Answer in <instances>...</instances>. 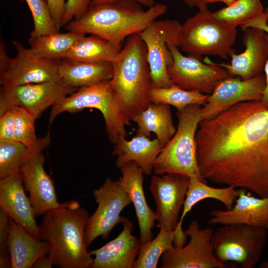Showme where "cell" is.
Segmentation results:
<instances>
[{
  "label": "cell",
  "instance_id": "obj_37",
  "mask_svg": "<svg viewBox=\"0 0 268 268\" xmlns=\"http://www.w3.org/2000/svg\"><path fill=\"white\" fill-rule=\"evenodd\" d=\"M92 0H67L61 28L72 20L79 19L87 10Z\"/></svg>",
  "mask_w": 268,
  "mask_h": 268
},
{
  "label": "cell",
  "instance_id": "obj_29",
  "mask_svg": "<svg viewBox=\"0 0 268 268\" xmlns=\"http://www.w3.org/2000/svg\"><path fill=\"white\" fill-rule=\"evenodd\" d=\"M85 34L57 31L29 39L30 49L37 56L52 60H64L73 45Z\"/></svg>",
  "mask_w": 268,
  "mask_h": 268
},
{
  "label": "cell",
  "instance_id": "obj_41",
  "mask_svg": "<svg viewBox=\"0 0 268 268\" xmlns=\"http://www.w3.org/2000/svg\"><path fill=\"white\" fill-rule=\"evenodd\" d=\"M188 6L195 7L199 11H204L208 9L207 0H182Z\"/></svg>",
  "mask_w": 268,
  "mask_h": 268
},
{
  "label": "cell",
  "instance_id": "obj_23",
  "mask_svg": "<svg viewBox=\"0 0 268 268\" xmlns=\"http://www.w3.org/2000/svg\"><path fill=\"white\" fill-rule=\"evenodd\" d=\"M238 196L239 190L236 188L231 186L213 188L208 186L204 182L190 177L182 213L174 231V245L182 247L186 243L188 236L182 228L183 220L196 204L202 200L211 199L220 201L226 209H229L233 207Z\"/></svg>",
  "mask_w": 268,
  "mask_h": 268
},
{
  "label": "cell",
  "instance_id": "obj_42",
  "mask_svg": "<svg viewBox=\"0 0 268 268\" xmlns=\"http://www.w3.org/2000/svg\"><path fill=\"white\" fill-rule=\"evenodd\" d=\"M53 266V265L48 254L39 258L34 264L33 268H51Z\"/></svg>",
  "mask_w": 268,
  "mask_h": 268
},
{
  "label": "cell",
  "instance_id": "obj_4",
  "mask_svg": "<svg viewBox=\"0 0 268 268\" xmlns=\"http://www.w3.org/2000/svg\"><path fill=\"white\" fill-rule=\"evenodd\" d=\"M112 62L111 88L122 109L131 121L151 102L152 88L146 46L139 34L129 36Z\"/></svg>",
  "mask_w": 268,
  "mask_h": 268
},
{
  "label": "cell",
  "instance_id": "obj_36",
  "mask_svg": "<svg viewBox=\"0 0 268 268\" xmlns=\"http://www.w3.org/2000/svg\"><path fill=\"white\" fill-rule=\"evenodd\" d=\"M10 218L0 209V268H11L8 239Z\"/></svg>",
  "mask_w": 268,
  "mask_h": 268
},
{
  "label": "cell",
  "instance_id": "obj_24",
  "mask_svg": "<svg viewBox=\"0 0 268 268\" xmlns=\"http://www.w3.org/2000/svg\"><path fill=\"white\" fill-rule=\"evenodd\" d=\"M125 135H120L114 144L112 154L117 156L116 167L121 168L124 164L133 161L146 175L153 171V163L162 148L157 138L136 134L128 140Z\"/></svg>",
  "mask_w": 268,
  "mask_h": 268
},
{
  "label": "cell",
  "instance_id": "obj_43",
  "mask_svg": "<svg viewBox=\"0 0 268 268\" xmlns=\"http://www.w3.org/2000/svg\"><path fill=\"white\" fill-rule=\"evenodd\" d=\"M113 0H92L90 6L97 4L110 2ZM134 0L138 2L142 6L148 7H150L152 6L155 3V0Z\"/></svg>",
  "mask_w": 268,
  "mask_h": 268
},
{
  "label": "cell",
  "instance_id": "obj_35",
  "mask_svg": "<svg viewBox=\"0 0 268 268\" xmlns=\"http://www.w3.org/2000/svg\"><path fill=\"white\" fill-rule=\"evenodd\" d=\"M13 139L14 140L30 145L38 139L35 133V121L36 119L25 109L14 107Z\"/></svg>",
  "mask_w": 268,
  "mask_h": 268
},
{
  "label": "cell",
  "instance_id": "obj_47",
  "mask_svg": "<svg viewBox=\"0 0 268 268\" xmlns=\"http://www.w3.org/2000/svg\"><path fill=\"white\" fill-rule=\"evenodd\" d=\"M264 12L266 13L267 15L266 24L268 26V5L266 7V8L264 9Z\"/></svg>",
  "mask_w": 268,
  "mask_h": 268
},
{
  "label": "cell",
  "instance_id": "obj_27",
  "mask_svg": "<svg viewBox=\"0 0 268 268\" xmlns=\"http://www.w3.org/2000/svg\"><path fill=\"white\" fill-rule=\"evenodd\" d=\"M132 121L138 127L136 134L149 137L151 133H153L162 146L171 139L177 130L170 105L167 104L151 102L135 115Z\"/></svg>",
  "mask_w": 268,
  "mask_h": 268
},
{
  "label": "cell",
  "instance_id": "obj_26",
  "mask_svg": "<svg viewBox=\"0 0 268 268\" xmlns=\"http://www.w3.org/2000/svg\"><path fill=\"white\" fill-rule=\"evenodd\" d=\"M112 63L91 62L64 59L59 62L60 79L67 85L79 88L110 80L113 75Z\"/></svg>",
  "mask_w": 268,
  "mask_h": 268
},
{
  "label": "cell",
  "instance_id": "obj_10",
  "mask_svg": "<svg viewBox=\"0 0 268 268\" xmlns=\"http://www.w3.org/2000/svg\"><path fill=\"white\" fill-rule=\"evenodd\" d=\"M78 88L69 86L61 79L14 86H1L0 115L18 107L30 113L36 119Z\"/></svg>",
  "mask_w": 268,
  "mask_h": 268
},
{
  "label": "cell",
  "instance_id": "obj_28",
  "mask_svg": "<svg viewBox=\"0 0 268 268\" xmlns=\"http://www.w3.org/2000/svg\"><path fill=\"white\" fill-rule=\"evenodd\" d=\"M49 135L38 138L32 145L16 140H0V178L18 173L31 158L42 152L50 144Z\"/></svg>",
  "mask_w": 268,
  "mask_h": 268
},
{
  "label": "cell",
  "instance_id": "obj_34",
  "mask_svg": "<svg viewBox=\"0 0 268 268\" xmlns=\"http://www.w3.org/2000/svg\"><path fill=\"white\" fill-rule=\"evenodd\" d=\"M24 0L31 11L33 18V29L30 32L31 37L59 31L51 16L46 0Z\"/></svg>",
  "mask_w": 268,
  "mask_h": 268
},
{
  "label": "cell",
  "instance_id": "obj_15",
  "mask_svg": "<svg viewBox=\"0 0 268 268\" xmlns=\"http://www.w3.org/2000/svg\"><path fill=\"white\" fill-rule=\"evenodd\" d=\"M16 55L6 68L0 72L1 86H14L59 80V62L40 57L30 48L13 41Z\"/></svg>",
  "mask_w": 268,
  "mask_h": 268
},
{
  "label": "cell",
  "instance_id": "obj_11",
  "mask_svg": "<svg viewBox=\"0 0 268 268\" xmlns=\"http://www.w3.org/2000/svg\"><path fill=\"white\" fill-rule=\"evenodd\" d=\"M93 195L97 207L85 226L87 247L98 237L107 239L114 227L123 221L125 217L120 215L121 212L132 202L120 179L113 181L107 178L102 186L93 191Z\"/></svg>",
  "mask_w": 268,
  "mask_h": 268
},
{
  "label": "cell",
  "instance_id": "obj_9",
  "mask_svg": "<svg viewBox=\"0 0 268 268\" xmlns=\"http://www.w3.org/2000/svg\"><path fill=\"white\" fill-rule=\"evenodd\" d=\"M181 25L175 19H156L139 33L146 46L153 87L173 85L167 71L173 61L168 44L180 47Z\"/></svg>",
  "mask_w": 268,
  "mask_h": 268
},
{
  "label": "cell",
  "instance_id": "obj_5",
  "mask_svg": "<svg viewBox=\"0 0 268 268\" xmlns=\"http://www.w3.org/2000/svg\"><path fill=\"white\" fill-rule=\"evenodd\" d=\"M201 105L193 104L177 111L176 132L162 147L154 162L155 174L179 173L206 183L201 174L197 159L196 134L201 120Z\"/></svg>",
  "mask_w": 268,
  "mask_h": 268
},
{
  "label": "cell",
  "instance_id": "obj_8",
  "mask_svg": "<svg viewBox=\"0 0 268 268\" xmlns=\"http://www.w3.org/2000/svg\"><path fill=\"white\" fill-rule=\"evenodd\" d=\"M267 237L265 228L232 224L221 225L214 230L211 242L214 255L220 261L253 268L261 260Z\"/></svg>",
  "mask_w": 268,
  "mask_h": 268
},
{
  "label": "cell",
  "instance_id": "obj_17",
  "mask_svg": "<svg viewBox=\"0 0 268 268\" xmlns=\"http://www.w3.org/2000/svg\"><path fill=\"white\" fill-rule=\"evenodd\" d=\"M244 51L239 54L233 50L229 54L230 64H213L224 68L228 76H239L248 79L264 73L268 60V34L257 27L241 29Z\"/></svg>",
  "mask_w": 268,
  "mask_h": 268
},
{
  "label": "cell",
  "instance_id": "obj_32",
  "mask_svg": "<svg viewBox=\"0 0 268 268\" xmlns=\"http://www.w3.org/2000/svg\"><path fill=\"white\" fill-rule=\"evenodd\" d=\"M174 231L163 227L155 238L141 246L133 268H156L163 253L173 246Z\"/></svg>",
  "mask_w": 268,
  "mask_h": 268
},
{
  "label": "cell",
  "instance_id": "obj_3",
  "mask_svg": "<svg viewBox=\"0 0 268 268\" xmlns=\"http://www.w3.org/2000/svg\"><path fill=\"white\" fill-rule=\"evenodd\" d=\"M167 10V6L161 3L145 10L134 0H115L90 6L81 17L71 20L65 28L99 36L122 48L127 38L140 33Z\"/></svg>",
  "mask_w": 268,
  "mask_h": 268
},
{
  "label": "cell",
  "instance_id": "obj_19",
  "mask_svg": "<svg viewBox=\"0 0 268 268\" xmlns=\"http://www.w3.org/2000/svg\"><path fill=\"white\" fill-rule=\"evenodd\" d=\"M239 196L229 209H214L210 212L209 225L244 224L268 231V197H256L240 188Z\"/></svg>",
  "mask_w": 268,
  "mask_h": 268
},
{
  "label": "cell",
  "instance_id": "obj_21",
  "mask_svg": "<svg viewBox=\"0 0 268 268\" xmlns=\"http://www.w3.org/2000/svg\"><path fill=\"white\" fill-rule=\"evenodd\" d=\"M122 231L116 238L101 248L90 251L94 255L92 268H133L141 245L132 234L133 223L125 217Z\"/></svg>",
  "mask_w": 268,
  "mask_h": 268
},
{
  "label": "cell",
  "instance_id": "obj_18",
  "mask_svg": "<svg viewBox=\"0 0 268 268\" xmlns=\"http://www.w3.org/2000/svg\"><path fill=\"white\" fill-rule=\"evenodd\" d=\"M45 157L39 153L20 168L19 174L29 199L35 216L60 207L53 181L44 169Z\"/></svg>",
  "mask_w": 268,
  "mask_h": 268
},
{
  "label": "cell",
  "instance_id": "obj_16",
  "mask_svg": "<svg viewBox=\"0 0 268 268\" xmlns=\"http://www.w3.org/2000/svg\"><path fill=\"white\" fill-rule=\"evenodd\" d=\"M265 73L248 79L228 76L220 81L201 107V119L212 118L239 103L261 100L266 86Z\"/></svg>",
  "mask_w": 268,
  "mask_h": 268
},
{
  "label": "cell",
  "instance_id": "obj_45",
  "mask_svg": "<svg viewBox=\"0 0 268 268\" xmlns=\"http://www.w3.org/2000/svg\"><path fill=\"white\" fill-rule=\"evenodd\" d=\"M236 0H207L208 3L215 2H222L227 5H229Z\"/></svg>",
  "mask_w": 268,
  "mask_h": 268
},
{
  "label": "cell",
  "instance_id": "obj_39",
  "mask_svg": "<svg viewBox=\"0 0 268 268\" xmlns=\"http://www.w3.org/2000/svg\"><path fill=\"white\" fill-rule=\"evenodd\" d=\"M51 16L58 29L61 28V23L66 8V0H46Z\"/></svg>",
  "mask_w": 268,
  "mask_h": 268
},
{
  "label": "cell",
  "instance_id": "obj_44",
  "mask_svg": "<svg viewBox=\"0 0 268 268\" xmlns=\"http://www.w3.org/2000/svg\"><path fill=\"white\" fill-rule=\"evenodd\" d=\"M264 72L266 75V83L261 101L264 103L265 106L268 108V60L265 66Z\"/></svg>",
  "mask_w": 268,
  "mask_h": 268
},
{
  "label": "cell",
  "instance_id": "obj_20",
  "mask_svg": "<svg viewBox=\"0 0 268 268\" xmlns=\"http://www.w3.org/2000/svg\"><path fill=\"white\" fill-rule=\"evenodd\" d=\"M20 174L0 178V209L30 234L39 238V226Z\"/></svg>",
  "mask_w": 268,
  "mask_h": 268
},
{
  "label": "cell",
  "instance_id": "obj_31",
  "mask_svg": "<svg viewBox=\"0 0 268 268\" xmlns=\"http://www.w3.org/2000/svg\"><path fill=\"white\" fill-rule=\"evenodd\" d=\"M208 96L199 91L186 90L173 84L168 87H152L150 98L152 103L172 105L181 111L190 105H204Z\"/></svg>",
  "mask_w": 268,
  "mask_h": 268
},
{
  "label": "cell",
  "instance_id": "obj_25",
  "mask_svg": "<svg viewBox=\"0 0 268 268\" xmlns=\"http://www.w3.org/2000/svg\"><path fill=\"white\" fill-rule=\"evenodd\" d=\"M12 268H31L40 257L49 254L50 246L30 234L10 218L8 239Z\"/></svg>",
  "mask_w": 268,
  "mask_h": 268
},
{
  "label": "cell",
  "instance_id": "obj_2",
  "mask_svg": "<svg viewBox=\"0 0 268 268\" xmlns=\"http://www.w3.org/2000/svg\"><path fill=\"white\" fill-rule=\"evenodd\" d=\"M88 211L75 200L62 203L43 214L39 238L49 243L53 266L92 268L93 258L87 250L84 233Z\"/></svg>",
  "mask_w": 268,
  "mask_h": 268
},
{
  "label": "cell",
  "instance_id": "obj_40",
  "mask_svg": "<svg viewBox=\"0 0 268 268\" xmlns=\"http://www.w3.org/2000/svg\"><path fill=\"white\" fill-rule=\"evenodd\" d=\"M267 15L263 12L247 21L241 26V29L247 27H257L263 29L268 34V26L266 24Z\"/></svg>",
  "mask_w": 268,
  "mask_h": 268
},
{
  "label": "cell",
  "instance_id": "obj_13",
  "mask_svg": "<svg viewBox=\"0 0 268 268\" xmlns=\"http://www.w3.org/2000/svg\"><path fill=\"white\" fill-rule=\"evenodd\" d=\"M186 233L189 243L182 247L173 246L161 257L160 268H228V265L217 259L211 245L214 230L200 228L197 220L191 221Z\"/></svg>",
  "mask_w": 268,
  "mask_h": 268
},
{
  "label": "cell",
  "instance_id": "obj_1",
  "mask_svg": "<svg viewBox=\"0 0 268 268\" xmlns=\"http://www.w3.org/2000/svg\"><path fill=\"white\" fill-rule=\"evenodd\" d=\"M196 142L205 181L268 197V108L261 100L242 102L201 120Z\"/></svg>",
  "mask_w": 268,
  "mask_h": 268
},
{
  "label": "cell",
  "instance_id": "obj_22",
  "mask_svg": "<svg viewBox=\"0 0 268 268\" xmlns=\"http://www.w3.org/2000/svg\"><path fill=\"white\" fill-rule=\"evenodd\" d=\"M120 181L133 203L139 230L141 246L152 239L151 230L155 225L156 216L148 205L143 188V171L136 164L130 161L121 168Z\"/></svg>",
  "mask_w": 268,
  "mask_h": 268
},
{
  "label": "cell",
  "instance_id": "obj_30",
  "mask_svg": "<svg viewBox=\"0 0 268 268\" xmlns=\"http://www.w3.org/2000/svg\"><path fill=\"white\" fill-rule=\"evenodd\" d=\"M121 49L99 36L84 35L73 45L66 59L91 62L112 63Z\"/></svg>",
  "mask_w": 268,
  "mask_h": 268
},
{
  "label": "cell",
  "instance_id": "obj_12",
  "mask_svg": "<svg viewBox=\"0 0 268 268\" xmlns=\"http://www.w3.org/2000/svg\"><path fill=\"white\" fill-rule=\"evenodd\" d=\"M173 61L168 67L169 77L174 85L186 90H197L209 95L217 84L228 76L227 70L207 57L203 60L181 53L178 47L168 44Z\"/></svg>",
  "mask_w": 268,
  "mask_h": 268
},
{
  "label": "cell",
  "instance_id": "obj_14",
  "mask_svg": "<svg viewBox=\"0 0 268 268\" xmlns=\"http://www.w3.org/2000/svg\"><path fill=\"white\" fill-rule=\"evenodd\" d=\"M152 176L149 190L156 205L157 226L174 231L183 209L190 177L181 174L167 173Z\"/></svg>",
  "mask_w": 268,
  "mask_h": 268
},
{
  "label": "cell",
  "instance_id": "obj_38",
  "mask_svg": "<svg viewBox=\"0 0 268 268\" xmlns=\"http://www.w3.org/2000/svg\"><path fill=\"white\" fill-rule=\"evenodd\" d=\"M13 113L9 109L0 115V140H11L13 139Z\"/></svg>",
  "mask_w": 268,
  "mask_h": 268
},
{
  "label": "cell",
  "instance_id": "obj_7",
  "mask_svg": "<svg viewBox=\"0 0 268 268\" xmlns=\"http://www.w3.org/2000/svg\"><path fill=\"white\" fill-rule=\"evenodd\" d=\"M237 34L236 27L216 19L208 9L199 11L182 24L180 47L191 56L226 60L233 50Z\"/></svg>",
  "mask_w": 268,
  "mask_h": 268
},
{
  "label": "cell",
  "instance_id": "obj_6",
  "mask_svg": "<svg viewBox=\"0 0 268 268\" xmlns=\"http://www.w3.org/2000/svg\"><path fill=\"white\" fill-rule=\"evenodd\" d=\"M110 80L80 87L53 106L49 118V127L61 113L94 108L103 115L106 134L111 143L114 144L120 135L126 136V127L131 125L130 121L119 103Z\"/></svg>",
  "mask_w": 268,
  "mask_h": 268
},
{
  "label": "cell",
  "instance_id": "obj_46",
  "mask_svg": "<svg viewBox=\"0 0 268 268\" xmlns=\"http://www.w3.org/2000/svg\"><path fill=\"white\" fill-rule=\"evenodd\" d=\"M259 268H268V261H263L262 262Z\"/></svg>",
  "mask_w": 268,
  "mask_h": 268
},
{
  "label": "cell",
  "instance_id": "obj_33",
  "mask_svg": "<svg viewBox=\"0 0 268 268\" xmlns=\"http://www.w3.org/2000/svg\"><path fill=\"white\" fill-rule=\"evenodd\" d=\"M260 0H236L214 12L215 18L236 27L264 12Z\"/></svg>",
  "mask_w": 268,
  "mask_h": 268
}]
</instances>
